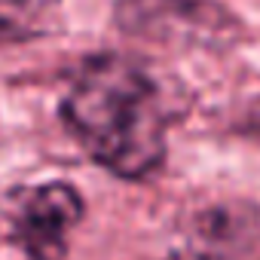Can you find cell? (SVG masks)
I'll return each mask as SVG.
<instances>
[{"label": "cell", "mask_w": 260, "mask_h": 260, "mask_svg": "<svg viewBox=\"0 0 260 260\" xmlns=\"http://www.w3.org/2000/svg\"><path fill=\"white\" fill-rule=\"evenodd\" d=\"M61 119L80 147L119 178H150L166 159L169 101L135 58H89L64 92Z\"/></svg>", "instance_id": "obj_1"}, {"label": "cell", "mask_w": 260, "mask_h": 260, "mask_svg": "<svg viewBox=\"0 0 260 260\" xmlns=\"http://www.w3.org/2000/svg\"><path fill=\"white\" fill-rule=\"evenodd\" d=\"M166 260H260V205L226 199L199 208L181 226Z\"/></svg>", "instance_id": "obj_2"}, {"label": "cell", "mask_w": 260, "mask_h": 260, "mask_svg": "<svg viewBox=\"0 0 260 260\" xmlns=\"http://www.w3.org/2000/svg\"><path fill=\"white\" fill-rule=\"evenodd\" d=\"M116 19L125 31L159 43L214 46L236 34L226 10L205 0H119Z\"/></svg>", "instance_id": "obj_3"}, {"label": "cell", "mask_w": 260, "mask_h": 260, "mask_svg": "<svg viewBox=\"0 0 260 260\" xmlns=\"http://www.w3.org/2000/svg\"><path fill=\"white\" fill-rule=\"evenodd\" d=\"M83 217V199L71 184L52 181L25 190L10 211L13 242L28 260H64L74 226Z\"/></svg>", "instance_id": "obj_4"}, {"label": "cell", "mask_w": 260, "mask_h": 260, "mask_svg": "<svg viewBox=\"0 0 260 260\" xmlns=\"http://www.w3.org/2000/svg\"><path fill=\"white\" fill-rule=\"evenodd\" d=\"M58 0H0V43L34 40L55 22Z\"/></svg>", "instance_id": "obj_5"}]
</instances>
